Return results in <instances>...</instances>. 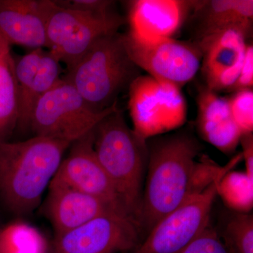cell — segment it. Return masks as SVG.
<instances>
[{"label":"cell","instance_id":"cell-1","mask_svg":"<svg viewBox=\"0 0 253 253\" xmlns=\"http://www.w3.org/2000/svg\"><path fill=\"white\" fill-rule=\"evenodd\" d=\"M148 150L137 222L141 231L149 233L190 194L199 191L195 176L201 145L194 136L180 132L154 139Z\"/></svg>","mask_w":253,"mask_h":253},{"label":"cell","instance_id":"cell-2","mask_svg":"<svg viewBox=\"0 0 253 253\" xmlns=\"http://www.w3.org/2000/svg\"><path fill=\"white\" fill-rule=\"evenodd\" d=\"M71 145L41 136L0 141V197L11 212L26 215L41 205Z\"/></svg>","mask_w":253,"mask_h":253},{"label":"cell","instance_id":"cell-3","mask_svg":"<svg viewBox=\"0 0 253 253\" xmlns=\"http://www.w3.org/2000/svg\"><path fill=\"white\" fill-rule=\"evenodd\" d=\"M94 150L126 212L137 223L149 150L118 109L95 126Z\"/></svg>","mask_w":253,"mask_h":253},{"label":"cell","instance_id":"cell-4","mask_svg":"<svg viewBox=\"0 0 253 253\" xmlns=\"http://www.w3.org/2000/svg\"><path fill=\"white\" fill-rule=\"evenodd\" d=\"M141 70L129 57L122 34L99 38L63 76L94 111L102 112L118 104L121 93L129 89Z\"/></svg>","mask_w":253,"mask_h":253},{"label":"cell","instance_id":"cell-5","mask_svg":"<svg viewBox=\"0 0 253 253\" xmlns=\"http://www.w3.org/2000/svg\"><path fill=\"white\" fill-rule=\"evenodd\" d=\"M242 160L241 153L234 156L210 185L190 194L158 221L133 253H176L199 237L211 225L219 183Z\"/></svg>","mask_w":253,"mask_h":253},{"label":"cell","instance_id":"cell-6","mask_svg":"<svg viewBox=\"0 0 253 253\" xmlns=\"http://www.w3.org/2000/svg\"><path fill=\"white\" fill-rule=\"evenodd\" d=\"M117 109L116 104L102 112L94 111L74 86L62 77L37 103L28 129L35 136L72 144L92 131L103 118Z\"/></svg>","mask_w":253,"mask_h":253},{"label":"cell","instance_id":"cell-7","mask_svg":"<svg viewBox=\"0 0 253 253\" xmlns=\"http://www.w3.org/2000/svg\"><path fill=\"white\" fill-rule=\"evenodd\" d=\"M46 23L48 51L67 69L72 68L95 42L117 33L125 19L117 14L97 16L64 9L54 2Z\"/></svg>","mask_w":253,"mask_h":253},{"label":"cell","instance_id":"cell-8","mask_svg":"<svg viewBox=\"0 0 253 253\" xmlns=\"http://www.w3.org/2000/svg\"><path fill=\"white\" fill-rule=\"evenodd\" d=\"M128 109L141 139L167 132L185 123L187 106L181 89L149 76H139L129 89Z\"/></svg>","mask_w":253,"mask_h":253},{"label":"cell","instance_id":"cell-9","mask_svg":"<svg viewBox=\"0 0 253 253\" xmlns=\"http://www.w3.org/2000/svg\"><path fill=\"white\" fill-rule=\"evenodd\" d=\"M122 38L133 62L158 81L181 89L200 71L201 53L197 43L172 38L143 41L128 33L122 34Z\"/></svg>","mask_w":253,"mask_h":253},{"label":"cell","instance_id":"cell-10","mask_svg":"<svg viewBox=\"0 0 253 253\" xmlns=\"http://www.w3.org/2000/svg\"><path fill=\"white\" fill-rule=\"evenodd\" d=\"M140 228L132 218L111 212L54 236L47 253H117L141 244Z\"/></svg>","mask_w":253,"mask_h":253},{"label":"cell","instance_id":"cell-11","mask_svg":"<svg viewBox=\"0 0 253 253\" xmlns=\"http://www.w3.org/2000/svg\"><path fill=\"white\" fill-rule=\"evenodd\" d=\"M94 129L71 145L51 183L91 195L129 215L95 154Z\"/></svg>","mask_w":253,"mask_h":253},{"label":"cell","instance_id":"cell-12","mask_svg":"<svg viewBox=\"0 0 253 253\" xmlns=\"http://www.w3.org/2000/svg\"><path fill=\"white\" fill-rule=\"evenodd\" d=\"M248 36L239 28H228L200 38V70L210 89L217 93L231 89L244 62Z\"/></svg>","mask_w":253,"mask_h":253},{"label":"cell","instance_id":"cell-13","mask_svg":"<svg viewBox=\"0 0 253 253\" xmlns=\"http://www.w3.org/2000/svg\"><path fill=\"white\" fill-rule=\"evenodd\" d=\"M14 61L19 95L17 128L24 130L37 103L62 78L63 70L61 63L44 49H32Z\"/></svg>","mask_w":253,"mask_h":253},{"label":"cell","instance_id":"cell-14","mask_svg":"<svg viewBox=\"0 0 253 253\" xmlns=\"http://www.w3.org/2000/svg\"><path fill=\"white\" fill-rule=\"evenodd\" d=\"M52 0H0V35L11 46L47 48L46 23Z\"/></svg>","mask_w":253,"mask_h":253},{"label":"cell","instance_id":"cell-15","mask_svg":"<svg viewBox=\"0 0 253 253\" xmlns=\"http://www.w3.org/2000/svg\"><path fill=\"white\" fill-rule=\"evenodd\" d=\"M43 211L52 226L54 236L84 225L103 214L119 212L127 215L101 199L54 183H50L48 188Z\"/></svg>","mask_w":253,"mask_h":253},{"label":"cell","instance_id":"cell-16","mask_svg":"<svg viewBox=\"0 0 253 253\" xmlns=\"http://www.w3.org/2000/svg\"><path fill=\"white\" fill-rule=\"evenodd\" d=\"M191 1L136 0L131 1L128 33L143 41L172 38L185 18Z\"/></svg>","mask_w":253,"mask_h":253},{"label":"cell","instance_id":"cell-17","mask_svg":"<svg viewBox=\"0 0 253 253\" xmlns=\"http://www.w3.org/2000/svg\"><path fill=\"white\" fill-rule=\"evenodd\" d=\"M196 103L200 135L224 154H232L242 134L231 116L228 99L206 85H200Z\"/></svg>","mask_w":253,"mask_h":253},{"label":"cell","instance_id":"cell-18","mask_svg":"<svg viewBox=\"0 0 253 253\" xmlns=\"http://www.w3.org/2000/svg\"><path fill=\"white\" fill-rule=\"evenodd\" d=\"M14 66L11 49L0 55V141H8L18 126L19 95Z\"/></svg>","mask_w":253,"mask_h":253},{"label":"cell","instance_id":"cell-19","mask_svg":"<svg viewBox=\"0 0 253 253\" xmlns=\"http://www.w3.org/2000/svg\"><path fill=\"white\" fill-rule=\"evenodd\" d=\"M50 244L39 229L16 220L0 228V253H47Z\"/></svg>","mask_w":253,"mask_h":253},{"label":"cell","instance_id":"cell-20","mask_svg":"<svg viewBox=\"0 0 253 253\" xmlns=\"http://www.w3.org/2000/svg\"><path fill=\"white\" fill-rule=\"evenodd\" d=\"M234 0L193 1L199 21L200 38L225 28H239L234 20Z\"/></svg>","mask_w":253,"mask_h":253},{"label":"cell","instance_id":"cell-21","mask_svg":"<svg viewBox=\"0 0 253 253\" xmlns=\"http://www.w3.org/2000/svg\"><path fill=\"white\" fill-rule=\"evenodd\" d=\"M218 195L236 212L249 213L253 208V180L245 172L229 171L219 183Z\"/></svg>","mask_w":253,"mask_h":253},{"label":"cell","instance_id":"cell-22","mask_svg":"<svg viewBox=\"0 0 253 253\" xmlns=\"http://www.w3.org/2000/svg\"><path fill=\"white\" fill-rule=\"evenodd\" d=\"M219 236L229 253H253L252 214L234 213Z\"/></svg>","mask_w":253,"mask_h":253},{"label":"cell","instance_id":"cell-23","mask_svg":"<svg viewBox=\"0 0 253 253\" xmlns=\"http://www.w3.org/2000/svg\"><path fill=\"white\" fill-rule=\"evenodd\" d=\"M231 116L237 125L241 134L253 133V91H236L228 99Z\"/></svg>","mask_w":253,"mask_h":253},{"label":"cell","instance_id":"cell-24","mask_svg":"<svg viewBox=\"0 0 253 253\" xmlns=\"http://www.w3.org/2000/svg\"><path fill=\"white\" fill-rule=\"evenodd\" d=\"M176 253H229L219 233L211 225L194 241Z\"/></svg>","mask_w":253,"mask_h":253},{"label":"cell","instance_id":"cell-25","mask_svg":"<svg viewBox=\"0 0 253 253\" xmlns=\"http://www.w3.org/2000/svg\"><path fill=\"white\" fill-rule=\"evenodd\" d=\"M55 4L64 9L89 13L97 16L112 14L114 1L109 0H54Z\"/></svg>","mask_w":253,"mask_h":253},{"label":"cell","instance_id":"cell-26","mask_svg":"<svg viewBox=\"0 0 253 253\" xmlns=\"http://www.w3.org/2000/svg\"><path fill=\"white\" fill-rule=\"evenodd\" d=\"M253 86V46L248 44L244 62L237 79L231 86L229 91L251 90Z\"/></svg>","mask_w":253,"mask_h":253},{"label":"cell","instance_id":"cell-27","mask_svg":"<svg viewBox=\"0 0 253 253\" xmlns=\"http://www.w3.org/2000/svg\"><path fill=\"white\" fill-rule=\"evenodd\" d=\"M240 144L242 146L243 159L246 164V174L253 180V133L242 134Z\"/></svg>","mask_w":253,"mask_h":253},{"label":"cell","instance_id":"cell-28","mask_svg":"<svg viewBox=\"0 0 253 253\" xmlns=\"http://www.w3.org/2000/svg\"><path fill=\"white\" fill-rule=\"evenodd\" d=\"M10 49L9 44L5 41L4 38L0 35V55L4 52L6 50Z\"/></svg>","mask_w":253,"mask_h":253}]
</instances>
